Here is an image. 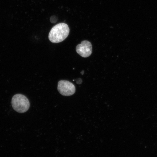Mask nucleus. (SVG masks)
Wrapping results in <instances>:
<instances>
[{
	"label": "nucleus",
	"mask_w": 157,
	"mask_h": 157,
	"mask_svg": "<svg viewBox=\"0 0 157 157\" xmlns=\"http://www.w3.org/2000/svg\"><path fill=\"white\" fill-rule=\"evenodd\" d=\"M58 90L62 95L70 96L75 93L76 88L71 82L67 80H61L58 82Z\"/></svg>",
	"instance_id": "nucleus-3"
},
{
	"label": "nucleus",
	"mask_w": 157,
	"mask_h": 157,
	"mask_svg": "<svg viewBox=\"0 0 157 157\" xmlns=\"http://www.w3.org/2000/svg\"><path fill=\"white\" fill-rule=\"evenodd\" d=\"M76 50L77 53L82 57L87 58L92 53L93 48L91 42L87 40H83L81 44L76 47Z\"/></svg>",
	"instance_id": "nucleus-4"
},
{
	"label": "nucleus",
	"mask_w": 157,
	"mask_h": 157,
	"mask_svg": "<svg viewBox=\"0 0 157 157\" xmlns=\"http://www.w3.org/2000/svg\"><path fill=\"white\" fill-rule=\"evenodd\" d=\"M70 33V29L67 24L60 23L51 29L48 35L49 40L53 43H59L65 39Z\"/></svg>",
	"instance_id": "nucleus-1"
},
{
	"label": "nucleus",
	"mask_w": 157,
	"mask_h": 157,
	"mask_svg": "<svg viewBox=\"0 0 157 157\" xmlns=\"http://www.w3.org/2000/svg\"><path fill=\"white\" fill-rule=\"evenodd\" d=\"M11 103L13 109L17 112L21 113L26 112L30 106L27 98L21 94H16L13 96Z\"/></svg>",
	"instance_id": "nucleus-2"
}]
</instances>
